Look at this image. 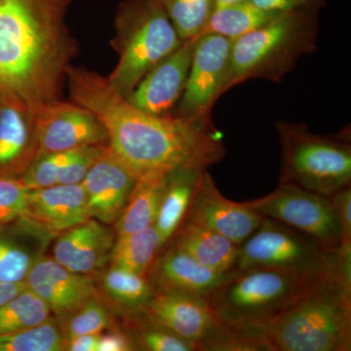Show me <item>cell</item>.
Returning <instances> with one entry per match:
<instances>
[{"instance_id": "obj_28", "label": "cell", "mask_w": 351, "mask_h": 351, "mask_svg": "<svg viewBox=\"0 0 351 351\" xmlns=\"http://www.w3.org/2000/svg\"><path fill=\"white\" fill-rule=\"evenodd\" d=\"M112 313L99 293L71 313L57 318L64 341L82 335L101 334L114 324Z\"/></svg>"}, {"instance_id": "obj_12", "label": "cell", "mask_w": 351, "mask_h": 351, "mask_svg": "<svg viewBox=\"0 0 351 351\" xmlns=\"http://www.w3.org/2000/svg\"><path fill=\"white\" fill-rule=\"evenodd\" d=\"M263 219L246 203L234 202L221 195L205 170L184 221L218 232L240 246L256 232Z\"/></svg>"}, {"instance_id": "obj_30", "label": "cell", "mask_w": 351, "mask_h": 351, "mask_svg": "<svg viewBox=\"0 0 351 351\" xmlns=\"http://www.w3.org/2000/svg\"><path fill=\"white\" fill-rule=\"evenodd\" d=\"M138 350L195 351V343L178 336L168 328L152 319L147 313L126 324Z\"/></svg>"}, {"instance_id": "obj_15", "label": "cell", "mask_w": 351, "mask_h": 351, "mask_svg": "<svg viewBox=\"0 0 351 351\" xmlns=\"http://www.w3.org/2000/svg\"><path fill=\"white\" fill-rule=\"evenodd\" d=\"M36 154L34 110L0 90V177L20 178Z\"/></svg>"}, {"instance_id": "obj_6", "label": "cell", "mask_w": 351, "mask_h": 351, "mask_svg": "<svg viewBox=\"0 0 351 351\" xmlns=\"http://www.w3.org/2000/svg\"><path fill=\"white\" fill-rule=\"evenodd\" d=\"M317 279L265 267L232 269L206 300L223 324L261 326L292 306Z\"/></svg>"}, {"instance_id": "obj_38", "label": "cell", "mask_w": 351, "mask_h": 351, "mask_svg": "<svg viewBox=\"0 0 351 351\" xmlns=\"http://www.w3.org/2000/svg\"><path fill=\"white\" fill-rule=\"evenodd\" d=\"M108 331L101 332L97 351H131L138 350L137 345L128 329L119 327L108 328Z\"/></svg>"}, {"instance_id": "obj_37", "label": "cell", "mask_w": 351, "mask_h": 351, "mask_svg": "<svg viewBox=\"0 0 351 351\" xmlns=\"http://www.w3.org/2000/svg\"><path fill=\"white\" fill-rule=\"evenodd\" d=\"M335 213L343 232V242L351 241V189L350 186L339 189L330 196Z\"/></svg>"}, {"instance_id": "obj_41", "label": "cell", "mask_w": 351, "mask_h": 351, "mask_svg": "<svg viewBox=\"0 0 351 351\" xmlns=\"http://www.w3.org/2000/svg\"><path fill=\"white\" fill-rule=\"evenodd\" d=\"M27 288L25 282L0 283V306Z\"/></svg>"}, {"instance_id": "obj_20", "label": "cell", "mask_w": 351, "mask_h": 351, "mask_svg": "<svg viewBox=\"0 0 351 351\" xmlns=\"http://www.w3.org/2000/svg\"><path fill=\"white\" fill-rule=\"evenodd\" d=\"M147 313L178 336L195 343L197 350L201 341L221 323L206 299L184 293L154 291Z\"/></svg>"}, {"instance_id": "obj_42", "label": "cell", "mask_w": 351, "mask_h": 351, "mask_svg": "<svg viewBox=\"0 0 351 351\" xmlns=\"http://www.w3.org/2000/svg\"><path fill=\"white\" fill-rule=\"evenodd\" d=\"M241 1V0H215L216 7L226 5V4L233 3V2Z\"/></svg>"}, {"instance_id": "obj_10", "label": "cell", "mask_w": 351, "mask_h": 351, "mask_svg": "<svg viewBox=\"0 0 351 351\" xmlns=\"http://www.w3.org/2000/svg\"><path fill=\"white\" fill-rule=\"evenodd\" d=\"M233 40L215 34L196 36L186 87L174 112L186 119H211L215 104L228 92Z\"/></svg>"}, {"instance_id": "obj_21", "label": "cell", "mask_w": 351, "mask_h": 351, "mask_svg": "<svg viewBox=\"0 0 351 351\" xmlns=\"http://www.w3.org/2000/svg\"><path fill=\"white\" fill-rule=\"evenodd\" d=\"M53 239L23 217L0 225V283L25 282Z\"/></svg>"}, {"instance_id": "obj_26", "label": "cell", "mask_w": 351, "mask_h": 351, "mask_svg": "<svg viewBox=\"0 0 351 351\" xmlns=\"http://www.w3.org/2000/svg\"><path fill=\"white\" fill-rule=\"evenodd\" d=\"M280 13L282 12L261 8L252 0L215 7L199 34H219L234 41L267 24Z\"/></svg>"}, {"instance_id": "obj_39", "label": "cell", "mask_w": 351, "mask_h": 351, "mask_svg": "<svg viewBox=\"0 0 351 351\" xmlns=\"http://www.w3.org/2000/svg\"><path fill=\"white\" fill-rule=\"evenodd\" d=\"M256 5L274 12H287L298 9L321 10L327 0H252Z\"/></svg>"}, {"instance_id": "obj_33", "label": "cell", "mask_w": 351, "mask_h": 351, "mask_svg": "<svg viewBox=\"0 0 351 351\" xmlns=\"http://www.w3.org/2000/svg\"><path fill=\"white\" fill-rule=\"evenodd\" d=\"M198 350L270 351V348L263 339L246 329L221 322L204 341H201Z\"/></svg>"}, {"instance_id": "obj_17", "label": "cell", "mask_w": 351, "mask_h": 351, "mask_svg": "<svg viewBox=\"0 0 351 351\" xmlns=\"http://www.w3.org/2000/svg\"><path fill=\"white\" fill-rule=\"evenodd\" d=\"M230 271L211 269L172 243L156 256L145 276L154 291L184 293L206 299Z\"/></svg>"}, {"instance_id": "obj_11", "label": "cell", "mask_w": 351, "mask_h": 351, "mask_svg": "<svg viewBox=\"0 0 351 351\" xmlns=\"http://www.w3.org/2000/svg\"><path fill=\"white\" fill-rule=\"evenodd\" d=\"M38 154L73 151L108 145L107 131L99 119L75 101L55 100L34 110Z\"/></svg>"}, {"instance_id": "obj_24", "label": "cell", "mask_w": 351, "mask_h": 351, "mask_svg": "<svg viewBox=\"0 0 351 351\" xmlns=\"http://www.w3.org/2000/svg\"><path fill=\"white\" fill-rule=\"evenodd\" d=\"M205 170L182 169L167 175L165 193L159 208L156 228L166 246L184 223Z\"/></svg>"}, {"instance_id": "obj_3", "label": "cell", "mask_w": 351, "mask_h": 351, "mask_svg": "<svg viewBox=\"0 0 351 351\" xmlns=\"http://www.w3.org/2000/svg\"><path fill=\"white\" fill-rule=\"evenodd\" d=\"M270 351H350L351 276L337 262L284 313L261 326L242 328Z\"/></svg>"}, {"instance_id": "obj_1", "label": "cell", "mask_w": 351, "mask_h": 351, "mask_svg": "<svg viewBox=\"0 0 351 351\" xmlns=\"http://www.w3.org/2000/svg\"><path fill=\"white\" fill-rule=\"evenodd\" d=\"M66 82L71 101L103 124L108 147L137 181L178 170H208L225 156L223 136L212 117L142 112L117 93L108 77L73 64L66 69Z\"/></svg>"}, {"instance_id": "obj_14", "label": "cell", "mask_w": 351, "mask_h": 351, "mask_svg": "<svg viewBox=\"0 0 351 351\" xmlns=\"http://www.w3.org/2000/svg\"><path fill=\"white\" fill-rule=\"evenodd\" d=\"M25 282L57 318L99 294L96 279L90 274L71 271L45 255L32 265Z\"/></svg>"}, {"instance_id": "obj_40", "label": "cell", "mask_w": 351, "mask_h": 351, "mask_svg": "<svg viewBox=\"0 0 351 351\" xmlns=\"http://www.w3.org/2000/svg\"><path fill=\"white\" fill-rule=\"evenodd\" d=\"M101 334H86L64 341L66 351H97Z\"/></svg>"}, {"instance_id": "obj_8", "label": "cell", "mask_w": 351, "mask_h": 351, "mask_svg": "<svg viewBox=\"0 0 351 351\" xmlns=\"http://www.w3.org/2000/svg\"><path fill=\"white\" fill-rule=\"evenodd\" d=\"M339 248H327L306 233L263 218L256 232L240 245L233 269L265 267L317 279L336 267Z\"/></svg>"}, {"instance_id": "obj_32", "label": "cell", "mask_w": 351, "mask_h": 351, "mask_svg": "<svg viewBox=\"0 0 351 351\" xmlns=\"http://www.w3.org/2000/svg\"><path fill=\"white\" fill-rule=\"evenodd\" d=\"M182 40L195 38L216 7L215 0H156Z\"/></svg>"}, {"instance_id": "obj_27", "label": "cell", "mask_w": 351, "mask_h": 351, "mask_svg": "<svg viewBox=\"0 0 351 351\" xmlns=\"http://www.w3.org/2000/svg\"><path fill=\"white\" fill-rule=\"evenodd\" d=\"M162 247L161 237L156 226L119 235L117 237L110 253V265L140 276H147Z\"/></svg>"}, {"instance_id": "obj_35", "label": "cell", "mask_w": 351, "mask_h": 351, "mask_svg": "<svg viewBox=\"0 0 351 351\" xmlns=\"http://www.w3.org/2000/svg\"><path fill=\"white\" fill-rule=\"evenodd\" d=\"M27 193L19 178L0 177V225L23 217Z\"/></svg>"}, {"instance_id": "obj_31", "label": "cell", "mask_w": 351, "mask_h": 351, "mask_svg": "<svg viewBox=\"0 0 351 351\" xmlns=\"http://www.w3.org/2000/svg\"><path fill=\"white\" fill-rule=\"evenodd\" d=\"M64 343L59 323L53 317L38 326L0 335V351H61Z\"/></svg>"}, {"instance_id": "obj_9", "label": "cell", "mask_w": 351, "mask_h": 351, "mask_svg": "<svg viewBox=\"0 0 351 351\" xmlns=\"http://www.w3.org/2000/svg\"><path fill=\"white\" fill-rule=\"evenodd\" d=\"M245 203L263 218L306 233L327 248L337 249L343 243L341 226L328 196L279 184L269 195Z\"/></svg>"}, {"instance_id": "obj_7", "label": "cell", "mask_w": 351, "mask_h": 351, "mask_svg": "<svg viewBox=\"0 0 351 351\" xmlns=\"http://www.w3.org/2000/svg\"><path fill=\"white\" fill-rule=\"evenodd\" d=\"M281 151L279 184H292L330 197L350 186V132L321 136L302 122L277 121Z\"/></svg>"}, {"instance_id": "obj_5", "label": "cell", "mask_w": 351, "mask_h": 351, "mask_svg": "<svg viewBox=\"0 0 351 351\" xmlns=\"http://www.w3.org/2000/svg\"><path fill=\"white\" fill-rule=\"evenodd\" d=\"M114 25L112 44L119 62L108 80L127 98L141 80L184 40L156 0H124L117 9Z\"/></svg>"}, {"instance_id": "obj_19", "label": "cell", "mask_w": 351, "mask_h": 351, "mask_svg": "<svg viewBox=\"0 0 351 351\" xmlns=\"http://www.w3.org/2000/svg\"><path fill=\"white\" fill-rule=\"evenodd\" d=\"M115 233L106 223L87 219L57 235L53 258L71 271L91 276L110 262Z\"/></svg>"}, {"instance_id": "obj_4", "label": "cell", "mask_w": 351, "mask_h": 351, "mask_svg": "<svg viewBox=\"0 0 351 351\" xmlns=\"http://www.w3.org/2000/svg\"><path fill=\"white\" fill-rule=\"evenodd\" d=\"M319 10L298 9L233 41L228 90L263 80L280 83L299 60L317 50Z\"/></svg>"}, {"instance_id": "obj_36", "label": "cell", "mask_w": 351, "mask_h": 351, "mask_svg": "<svg viewBox=\"0 0 351 351\" xmlns=\"http://www.w3.org/2000/svg\"><path fill=\"white\" fill-rule=\"evenodd\" d=\"M108 145H87L76 151L75 156L58 176L57 184H80Z\"/></svg>"}, {"instance_id": "obj_13", "label": "cell", "mask_w": 351, "mask_h": 351, "mask_svg": "<svg viewBox=\"0 0 351 351\" xmlns=\"http://www.w3.org/2000/svg\"><path fill=\"white\" fill-rule=\"evenodd\" d=\"M195 40L196 36L182 41L177 49L156 64L127 97L129 103L149 114L174 112L188 80Z\"/></svg>"}, {"instance_id": "obj_29", "label": "cell", "mask_w": 351, "mask_h": 351, "mask_svg": "<svg viewBox=\"0 0 351 351\" xmlns=\"http://www.w3.org/2000/svg\"><path fill=\"white\" fill-rule=\"evenodd\" d=\"M50 317L49 307L27 287L0 306V335L38 326Z\"/></svg>"}, {"instance_id": "obj_22", "label": "cell", "mask_w": 351, "mask_h": 351, "mask_svg": "<svg viewBox=\"0 0 351 351\" xmlns=\"http://www.w3.org/2000/svg\"><path fill=\"white\" fill-rule=\"evenodd\" d=\"M101 299L125 324L147 313L154 289L145 276L112 267L101 270L96 280Z\"/></svg>"}, {"instance_id": "obj_34", "label": "cell", "mask_w": 351, "mask_h": 351, "mask_svg": "<svg viewBox=\"0 0 351 351\" xmlns=\"http://www.w3.org/2000/svg\"><path fill=\"white\" fill-rule=\"evenodd\" d=\"M78 149L52 154H38L19 178L29 189L48 188L57 184L58 176Z\"/></svg>"}, {"instance_id": "obj_18", "label": "cell", "mask_w": 351, "mask_h": 351, "mask_svg": "<svg viewBox=\"0 0 351 351\" xmlns=\"http://www.w3.org/2000/svg\"><path fill=\"white\" fill-rule=\"evenodd\" d=\"M23 218L53 237L91 219L82 184L29 189Z\"/></svg>"}, {"instance_id": "obj_23", "label": "cell", "mask_w": 351, "mask_h": 351, "mask_svg": "<svg viewBox=\"0 0 351 351\" xmlns=\"http://www.w3.org/2000/svg\"><path fill=\"white\" fill-rule=\"evenodd\" d=\"M172 239L173 244L211 269L221 272L234 269L239 245L218 232L184 221Z\"/></svg>"}, {"instance_id": "obj_25", "label": "cell", "mask_w": 351, "mask_h": 351, "mask_svg": "<svg viewBox=\"0 0 351 351\" xmlns=\"http://www.w3.org/2000/svg\"><path fill=\"white\" fill-rule=\"evenodd\" d=\"M167 176L138 180L128 202L115 221L117 237L145 230L156 223Z\"/></svg>"}, {"instance_id": "obj_2", "label": "cell", "mask_w": 351, "mask_h": 351, "mask_svg": "<svg viewBox=\"0 0 351 351\" xmlns=\"http://www.w3.org/2000/svg\"><path fill=\"white\" fill-rule=\"evenodd\" d=\"M73 0H0V90L32 110L59 100L76 50Z\"/></svg>"}, {"instance_id": "obj_16", "label": "cell", "mask_w": 351, "mask_h": 351, "mask_svg": "<svg viewBox=\"0 0 351 351\" xmlns=\"http://www.w3.org/2000/svg\"><path fill=\"white\" fill-rule=\"evenodd\" d=\"M137 180L107 145L82 182L90 217L115 223L125 208Z\"/></svg>"}]
</instances>
